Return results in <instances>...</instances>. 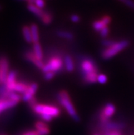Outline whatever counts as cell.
Returning a JSON list of instances; mask_svg holds the SVG:
<instances>
[{
  "label": "cell",
  "instance_id": "obj_1",
  "mask_svg": "<svg viewBox=\"0 0 134 135\" xmlns=\"http://www.w3.org/2000/svg\"><path fill=\"white\" fill-rule=\"evenodd\" d=\"M58 101L62 104V106L65 108L66 112L68 113L70 117L75 122H80V117L77 115V113L76 110H75V107H74L73 103H72L71 100V98H70L68 92L64 91V90L59 91V93L58 95Z\"/></svg>",
  "mask_w": 134,
  "mask_h": 135
},
{
  "label": "cell",
  "instance_id": "obj_2",
  "mask_svg": "<svg viewBox=\"0 0 134 135\" xmlns=\"http://www.w3.org/2000/svg\"><path fill=\"white\" fill-rule=\"evenodd\" d=\"M129 42L127 40H122V41L115 42L110 47H107L105 50L102 51L101 56L104 60H108L110 58L115 56L116 55L121 52L126 47L129 46Z\"/></svg>",
  "mask_w": 134,
  "mask_h": 135
},
{
  "label": "cell",
  "instance_id": "obj_3",
  "mask_svg": "<svg viewBox=\"0 0 134 135\" xmlns=\"http://www.w3.org/2000/svg\"><path fill=\"white\" fill-rule=\"evenodd\" d=\"M32 110L34 113L40 116L43 115H49L53 117H57L60 115V110L53 106L38 104L32 108Z\"/></svg>",
  "mask_w": 134,
  "mask_h": 135
},
{
  "label": "cell",
  "instance_id": "obj_4",
  "mask_svg": "<svg viewBox=\"0 0 134 135\" xmlns=\"http://www.w3.org/2000/svg\"><path fill=\"white\" fill-rule=\"evenodd\" d=\"M63 66V61L60 57L55 56L50 59L49 62L41 69L43 73H47L48 71H53L56 73L58 71L61 70Z\"/></svg>",
  "mask_w": 134,
  "mask_h": 135
},
{
  "label": "cell",
  "instance_id": "obj_5",
  "mask_svg": "<svg viewBox=\"0 0 134 135\" xmlns=\"http://www.w3.org/2000/svg\"><path fill=\"white\" fill-rule=\"evenodd\" d=\"M9 61L5 56L0 58V85L4 84L9 73Z\"/></svg>",
  "mask_w": 134,
  "mask_h": 135
},
{
  "label": "cell",
  "instance_id": "obj_6",
  "mask_svg": "<svg viewBox=\"0 0 134 135\" xmlns=\"http://www.w3.org/2000/svg\"><path fill=\"white\" fill-rule=\"evenodd\" d=\"M116 111V107L112 103H108L104 106L103 110L101 113L100 119L102 123H105L109 122V119L113 116Z\"/></svg>",
  "mask_w": 134,
  "mask_h": 135
},
{
  "label": "cell",
  "instance_id": "obj_7",
  "mask_svg": "<svg viewBox=\"0 0 134 135\" xmlns=\"http://www.w3.org/2000/svg\"><path fill=\"white\" fill-rule=\"evenodd\" d=\"M81 69H82V74H83V76L94 73V72H98V69L94 61L90 59H85L82 62Z\"/></svg>",
  "mask_w": 134,
  "mask_h": 135
},
{
  "label": "cell",
  "instance_id": "obj_8",
  "mask_svg": "<svg viewBox=\"0 0 134 135\" xmlns=\"http://www.w3.org/2000/svg\"><path fill=\"white\" fill-rule=\"evenodd\" d=\"M17 76V71L14 70H12L9 71L8 76H7L6 80L4 83L7 90L10 91H13L14 86L17 83L16 78Z\"/></svg>",
  "mask_w": 134,
  "mask_h": 135
},
{
  "label": "cell",
  "instance_id": "obj_9",
  "mask_svg": "<svg viewBox=\"0 0 134 135\" xmlns=\"http://www.w3.org/2000/svg\"><path fill=\"white\" fill-rule=\"evenodd\" d=\"M112 19L111 17L108 15H105L102 17V19L100 20H97L94 21L92 23V27L93 29L96 31H100L105 26H107L110 23Z\"/></svg>",
  "mask_w": 134,
  "mask_h": 135
},
{
  "label": "cell",
  "instance_id": "obj_10",
  "mask_svg": "<svg viewBox=\"0 0 134 135\" xmlns=\"http://www.w3.org/2000/svg\"><path fill=\"white\" fill-rule=\"evenodd\" d=\"M25 58H26V60L31 62L32 63L34 64L36 67H37L40 69H42L43 67H44V64L43 63V60H39L32 51H27V52H26L25 54Z\"/></svg>",
  "mask_w": 134,
  "mask_h": 135
},
{
  "label": "cell",
  "instance_id": "obj_11",
  "mask_svg": "<svg viewBox=\"0 0 134 135\" xmlns=\"http://www.w3.org/2000/svg\"><path fill=\"white\" fill-rule=\"evenodd\" d=\"M38 86L36 83H32L29 86L27 91L23 94L22 97V100L24 102H29L32 98H34V95L36 94Z\"/></svg>",
  "mask_w": 134,
  "mask_h": 135
},
{
  "label": "cell",
  "instance_id": "obj_12",
  "mask_svg": "<svg viewBox=\"0 0 134 135\" xmlns=\"http://www.w3.org/2000/svg\"><path fill=\"white\" fill-rule=\"evenodd\" d=\"M18 103L12 101L10 99H0V113L3 112L8 109L12 108L17 105Z\"/></svg>",
  "mask_w": 134,
  "mask_h": 135
},
{
  "label": "cell",
  "instance_id": "obj_13",
  "mask_svg": "<svg viewBox=\"0 0 134 135\" xmlns=\"http://www.w3.org/2000/svg\"><path fill=\"white\" fill-rule=\"evenodd\" d=\"M27 9H28L31 12H32V13L34 14L35 15H36L37 17H39L40 19H42V17L44 16V13H45L42 9L38 8V7L34 5V4H28V5H27Z\"/></svg>",
  "mask_w": 134,
  "mask_h": 135
},
{
  "label": "cell",
  "instance_id": "obj_14",
  "mask_svg": "<svg viewBox=\"0 0 134 135\" xmlns=\"http://www.w3.org/2000/svg\"><path fill=\"white\" fill-rule=\"evenodd\" d=\"M22 33L23 36L24 37V39L28 43H32V33H31L30 27L27 26H24L22 27Z\"/></svg>",
  "mask_w": 134,
  "mask_h": 135
},
{
  "label": "cell",
  "instance_id": "obj_15",
  "mask_svg": "<svg viewBox=\"0 0 134 135\" xmlns=\"http://www.w3.org/2000/svg\"><path fill=\"white\" fill-rule=\"evenodd\" d=\"M31 33L32 36L33 43H39V34H38V26L35 23H32L30 26Z\"/></svg>",
  "mask_w": 134,
  "mask_h": 135
},
{
  "label": "cell",
  "instance_id": "obj_16",
  "mask_svg": "<svg viewBox=\"0 0 134 135\" xmlns=\"http://www.w3.org/2000/svg\"><path fill=\"white\" fill-rule=\"evenodd\" d=\"M105 128L110 130H120L125 127L124 123L107 122L105 123Z\"/></svg>",
  "mask_w": 134,
  "mask_h": 135
},
{
  "label": "cell",
  "instance_id": "obj_17",
  "mask_svg": "<svg viewBox=\"0 0 134 135\" xmlns=\"http://www.w3.org/2000/svg\"><path fill=\"white\" fill-rule=\"evenodd\" d=\"M29 87V86L27 85L25 83L23 82H17L14 86L13 91L16 93H25L27 91V89Z\"/></svg>",
  "mask_w": 134,
  "mask_h": 135
},
{
  "label": "cell",
  "instance_id": "obj_18",
  "mask_svg": "<svg viewBox=\"0 0 134 135\" xmlns=\"http://www.w3.org/2000/svg\"><path fill=\"white\" fill-rule=\"evenodd\" d=\"M64 66L66 71L68 72H73L74 70V63L71 56L69 55H66L64 58Z\"/></svg>",
  "mask_w": 134,
  "mask_h": 135
},
{
  "label": "cell",
  "instance_id": "obj_19",
  "mask_svg": "<svg viewBox=\"0 0 134 135\" xmlns=\"http://www.w3.org/2000/svg\"><path fill=\"white\" fill-rule=\"evenodd\" d=\"M33 49H34V54L36 55V56L37 57L39 60H42L43 58V52L41 45L39 43H34L33 45Z\"/></svg>",
  "mask_w": 134,
  "mask_h": 135
},
{
  "label": "cell",
  "instance_id": "obj_20",
  "mask_svg": "<svg viewBox=\"0 0 134 135\" xmlns=\"http://www.w3.org/2000/svg\"><path fill=\"white\" fill-rule=\"evenodd\" d=\"M97 76H98V72H94L92 74L84 75L83 78H84L85 82L92 84V83H95L96 82H97Z\"/></svg>",
  "mask_w": 134,
  "mask_h": 135
},
{
  "label": "cell",
  "instance_id": "obj_21",
  "mask_svg": "<svg viewBox=\"0 0 134 135\" xmlns=\"http://www.w3.org/2000/svg\"><path fill=\"white\" fill-rule=\"evenodd\" d=\"M57 35L59 37L63 38L67 40H72L74 38V35L70 32H67V31L64 30H58L57 31Z\"/></svg>",
  "mask_w": 134,
  "mask_h": 135
},
{
  "label": "cell",
  "instance_id": "obj_22",
  "mask_svg": "<svg viewBox=\"0 0 134 135\" xmlns=\"http://www.w3.org/2000/svg\"><path fill=\"white\" fill-rule=\"evenodd\" d=\"M7 99L12 100V101L16 102L19 103L20 102L21 99H22V98L17 93L14 92V91H9L8 94V97Z\"/></svg>",
  "mask_w": 134,
  "mask_h": 135
},
{
  "label": "cell",
  "instance_id": "obj_23",
  "mask_svg": "<svg viewBox=\"0 0 134 135\" xmlns=\"http://www.w3.org/2000/svg\"><path fill=\"white\" fill-rule=\"evenodd\" d=\"M52 16L51 15H50L48 12H45L43 17H42V21H43V23L44 25H49V24L51 23L52 22Z\"/></svg>",
  "mask_w": 134,
  "mask_h": 135
},
{
  "label": "cell",
  "instance_id": "obj_24",
  "mask_svg": "<svg viewBox=\"0 0 134 135\" xmlns=\"http://www.w3.org/2000/svg\"><path fill=\"white\" fill-rule=\"evenodd\" d=\"M109 33H110V29L107 26H105V27H103V29L99 31V34H100V36L102 38H105L108 36Z\"/></svg>",
  "mask_w": 134,
  "mask_h": 135
},
{
  "label": "cell",
  "instance_id": "obj_25",
  "mask_svg": "<svg viewBox=\"0 0 134 135\" xmlns=\"http://www.w3.org/2000/svg\"><path fill=\"white\" fill-rule=\"evenodd\" d=\"M107 81V76L104 74H99L97 76V82L100 84H105Z\"/></svg>",
  "mask_w": 134,
  "mask_h": 135
},
{
  "label": "cell",
  "instance_id": "obj_26",
  "mask_svg": "<svg viewBox=\"0 0 134 135\" xmlns=\"http://www.w3.org/2000/svg\"><path fill=\"white\" fill-rule=\"evenodd\" d=\"M38 135H47L50 133V129L49 127L47 128H44L40 129V130H36Z\"/></svg>",
  "mask_w": 134,
  "mask_h": 135
},
{
  "label": "cell",
  "instance_id": "obj_27",
  "mask_svg": "<svg viewBox=\"0 0 134 135\" xmlns=\"http://www.w3.org/2000/svg\"><path fill=\"white\" fill-rule=\"evenodd\" d=\"M114 41H112V40H110V39H103V41H101L102 45H103V46L106 47H111L113 44H114Z\"/></svg>",
  "mask_w": 134,
  "mask_h": 135
},
{
  "label": "cell",
  "instance_id": "obj_28",
  "mask_svg": "<svg viewBox=\"0 0 134 135\" xmlns=\"http://www.w3.org/2000/svg\"><path fill=\"white\" fill-rule=\"evenodd\" d=\"M34 4L41 9L44 8L45 6V2L44 0H35Z\"/></svg>",
  "mask_w": 134,
  "mask_h": 135
},
{
  "label": "cell",
  "instance_id": "obj_29",
  "mask_svg": "<svg viewBox=\"0 0 134 135\" xmlns=\"http://www.w3.org/2000/svg\"><path fill=\"white\" fill-rule=\"evenodd\" d=\"M119 1L123 2L126 6H127L130 8L134 10V2L133 0H119Z\"/></svg>",
  "mask_w": 134,
  "mask_h": 135
},
{
  "label": "cell",
  "instance_id": "obj_30",
  "mask_svg": "<svg viewBox=\"0 0 134 135\" xmlns=\"http://www.w3.org/2000/svg\"><path fill=\"white\" fill-rule=\"evenodd\" d=\"M48 125H47L45 123L43 122H37L35 123V128L36 130H40V129L44 128H47Z\"/></svg>",
  "mask_w": 134,
  "mask_h": 135
},
{
  "label": "cell",
  "instance_id": "obj_31",
  "mask_svg": "<svg viewBox=\"0 0 134 135\" xmlns=\"http://www.w3.org/2000/svg\"><path fill=\"white\" fill-rule=\"evenodd\" d=\"M55 76V73L53 71H48L44 74V78L46 80H51Z\"/></svg>",
  "mask_w": 134,
  "mask_h": 135
},
{
  "label": "cell",
  "instance_id": "obj_32",
  "mask_svg": "<svg viewBox=\"0 0 134 135\" xmlns=\"http://www.w3.org/2000/svg\"><path fill=\"white\" fill-rule=\"evenodd\" d=\"M41 119L44 121V122H49L52 121L53 119V117H51V115H41Z\"/></svg>",
  "mask_w": 134,
  "mask_h": 135
},
{
  "label": "cell",
  "instance_id": "obj_33",
  "mask_svg": "<svg viewBox=\"0 0 134 135\" xmlns=\"http://www.w3.org/2000/svg\"><path fill=\"white\" fill-rule=\"evenodd\" d=\"M71 20L73 21V23H78L80 22V16L77 15H72L71 16Z\"/></svg>",
  "mask_w": 134,
  "mask_h": 135
},
{
  "label": "cell",
  "instance_id": "obj_34",
  "mask_svg": "<svg viewBox=\"0 0 134 135\" xmlns=\"http://www.w3.org/2000/svg\"><path fill=\"white\" fill-rule=\"evenodd\" d=\"M38 104V103L36 102V99H35V98H32V99H30L29 101V105L31 106V108H33L34 107V106H36V105Z\"/></svg>",
  "mask_w": 134,
  "mask_h": 135
},
{
  "label": "cell",
  "instance_id": "obj_35",
  "mask_svg": "<svg viewBox=\"0 0 134 135\" xmlns=\"http://www.w3.org/2000/svg\"><path fill=\"white\" fill-rule=\"evenodd\" d=\"M105 135H121L119 130H110Z\"/></svg>",
  "mask_w": 134,
  "mask_h": 135
},
{
  "label": "cell",
  "instance_id": "obj_36",
  "mask_svg": "<svg viewBox=\"0 0 134 135\" xmlns=\"http://www.w3.org/2000/svg\"><path fill=\"white\" fill-rule=\"evenodd\" d=\"M23 135H38L37 132H36V130H32V131H29V132H26L25 134H23Z\"/></svg>",
  "mask_w": 134,
  "mask_h": 135
},
{
  "label": "cell",
  "instance_id": "obj_37",
  "mask_svg": "<svg viewBox=\"0 0 134 135\" xmlns=\"http://www.w3.org/2000/svg\"><path fill=\"white\" fill-rule=\"evenodd\" d=\"M2 9V6H1V5H0V10Z\"/></svg>",
  "mask_w": 134,
  "mask_h": 135
},
{
  "label": "cell",
  "instance_id": "obj_38",
  "mask_svg": "<svg viewBox=\"0 0 134 135\" xmlns=\"http://www.w3.org/2000/svg\"><path fill=\"white\" fill-rule=\"evenodd\" d=\"M95 135H98V134H95Z\"/></svg>",
  "mask_w": 134,
  "mask_h": 135
},
{
  "label": "cell",
  "instance_id": "obj_39",
  "mask_svg": "<svg viewBox=\"0 0 134 135\" xmlns=\"http://www.w3.org/2000/svg\"><path fill=\"white\" fill-rule=\"evenodd\" d=\"M27 1H28V0H27Z\"/></svg>",
  "mask_w": 134,
  "mask_h": 135
}]
</instances>
